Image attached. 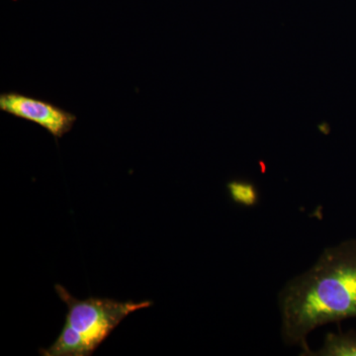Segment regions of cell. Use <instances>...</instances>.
<instances>
[{
    "label": "cell",
    "mask_w": 356,
    "mask_h": 356,
    "mask_svg": "<svg viewBox=\"0 0 356 356\" xmlns=\"http://www.w3.org/2000/svg\"><path fill=\"white\" fill-rule=\"evenodd\" d=\"M281 337L288 346L310 351L307 337L331 323L356 318V240L325 248L306 273L280 294Z\"/></svg>",
    "instance_id": "1"
},
{
    "label": "cell",
    "mask_w": 356,
    "mask_h": 356,
    "mask_svg": "<svg viewBox=\"0 0 356 356\" xmlns=\"http://www.w3.org/2000/svg\"><path fill=\"white\" fill-rule=\"evenodd\" d=\"M58 296L67 308L65 324L76 330L84 339L91 355L119 324L134 312L153 305L152 301H117L109 298L79 300L63 285H55Z\"/></svg>",
    "instance_id": "2"
},
{
    "label": "cell",
    "mask_w": 356,
    "mask_h": 356,
    "mask_svg": "<svg viewBox=\"0 0 356 356\" xmlns=\"http://www.w3.org/2000/svg\"><path fill=\"white\" fill-rule=\"evenodd\" d=\"M0 110L18 118L38 124L56 139L70 132L76 116L50 102L17 92L0 95Z\"/></svg>",
    "instance_id": "3"
},
{
    "label": "cell",
    "mask_w": 356,
    "mask_h": 356,
    "mask_svg": "<svg viewBox=\"0 0 356 356\" xmlns=\"http://www.w3.org/2000/svg\"><path fill=\"white\" fill-rule=\"evenodd\" d=\"M39 353L43 356L92 355L81 334L65 323L54 343L48 348H41Z\"/></svg>",
    "instance_id": "4"
},
{
    "label": "cell",
    "mask_w": 356,
    "mask_h": 356,
    "mask_svg": "<svg viewBox=\"0 0 356 356\" xmlns=\"http://www.w3.org/2000/svg\"><path fill=\"white\" fill-rule=\"evenodd\" d=\"M356 356V332H330L318 350H310L306 356Z\"/></svg>",
    "instance_id": "5"
},
{
    "label": "cell",
    "mask_w": 356,
    "mask_h": 356,
    "mask_svg": "<svg viewBox=\"0 0 356 356\" xmlns=\"http://www.w3.org/2000/svg\"><path fill=\"white\" fill-rule=\"evenodd\" d=\"M229 196L234 203L245 207H254L259 201V191L252 182L232 180L227 184Z\"/></svg>",
    "instance_id": "6"
}]
</instances>
